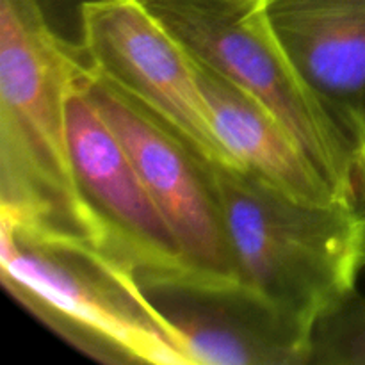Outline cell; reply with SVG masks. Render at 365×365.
<instances>
[{"mask_svg":"<svg viewBox=\"0 0 365 365\" xmlns=\"http://www.w3.org/2000/svg\"><path fill=\"white\" fill-rule=\"evenodd\" d=\"M88 59L38 0H0V217L95 245L75 184L68 102Z\"/></svg>","mask_w":365,"mask_h":365,"instance_id":"1","label":"cell"},{"mask_svg":"<svg viewBox=\"0 0 365 365\" xmlns=\"http://www.w3.org/2000/svg\"><path fill=\"white\" fill-rule=\"evenodd\" d=\"M0 280L66 344L109 365H191L139 278L91 241L0 217Z\"/></svg>","mask_w":365,"mask_h":365,"instance_id":"2","label":"cell"},{"mask_svg":"<svg viewBox=\"0 0 365 365\" xmlns=\"http://www.w3.org/2000/svg\"><path fill=\"white\" fill-rule=\"evenodd\" d=\"M239 282L314 330L365 267L360 200L305 202L252 171L210 163Z\"/></svg>","mask_w":365,"mask_h":365,"instance_id":"3","label":"cell"},{"mask_svg":"<svg viewBox=\"0 0 365 365\" xmlns=\"http://www.w3.org/2000/svg\"><path fill=\"white\" fill-rule=\"evenodd\" d=\"M191 56L264 103L341 195L360 200L356 146L310 88L267 16L266 0H143Z\"/></svg>","mask_w":365,"mask_h":365,"instance_id":"4","label":"cell"},{"mask_svg":"<svg viewBox=\"0 0 365 365\" xmlns=\"http://www.w3.org/2000/svg\"><path fill=\"white\" fill-rule=\"evenodd\" d=\"M81 46L95 73L148 110L191 152L234 163L214 132L187 50L139 0H86Z\"/></svg>","mask_w":365,"mask_h":365,"instance_id":"5","label":"cell"},{"mask_svg":"<svg viewBox=\"0 0 365 365\" xmlns=\"http://www.w3.org/2000/svg\"><path fill=\"white\" fill-rule=\"evenodd\" d=\"M84 89L138 170L180 245L189 271L212 284L239 282L209 160L91 66Z\"/></svg>","mask_w":365,"mask_h":365,"instance_id":"6","label":"cell"},{"mask_svg":"<svg viewBox=\"0 0 365 365\" xmlns=\"http://www.w3.org/2000/svg\"><path fill=\"white\" fill-rule=\"evenodd\" d=\"M88 68L70 95L68 127L75 184L95 245L141 284L195 277L127 152L86 95Z\"/></svg>","mask_w":365,"mask_h":365,"instance_id":"7","label":"cell"},{"mask_svg":"<svg viewBox=\"0 0 365 365\" xmlns=\"http://www.w3.org/2000/svg\"><path fill=\"white\" fill-rule=\"evenodd\" d=\"M191 365H309L312 328L241 282L195 277L141 284Z\"/></svg>","mask_w":365,"mask_h":365,"instance_id":"8","label":"cell"},{"mask_svg":"<svg viewBox=\"0 0 365 365\" xmlns=\"http://www.w3.org/2000/svg\"><path fill=\"white\" fill-rule=\"evenodd\" d=\"M266 9L299 73L356 146L362 166L365 0H266Z\"/></svg>","mask_w":365,"mask_h":365,"instance_id":"9","label":"cell"},{"mask_svg":"<svg viewBox=\"0 0 365 365\" xmlns=\"http://www.w3.org/2000/svg\"><path fill=\"white\" fill-rule=\"evenodd\" d=\"M189 57L214 132L237 166L305 202L349 198L334 187L292 132L260 100L210 64L191 53Z\"/></svg>","mask_w":365,"mask_h":365,"instance_id":"10","label":"cell"},{"mask_svg":"<svg viewBox=\"0 0 365 365\" xmlns=\"http://www.w3.org/2000/svg\"><path fill=\"white\" fill-rule=\"evenodd\" d=\"M309 365H365V298L353 292L321 317L312 331Z\"/></svg>","mask_w":365,"mask_h":365,"instance_id":"11","label":"cell"},{"mask_svg":"<svg viewBox=\"0 0 365 365\" xmlns=\"http://www.w3.org/2000/svg\"><path fill=\"white\" fill-rule=\"evenodd\" d=\"M86 0H38L43 14L56 34L81 45V11Z\"/></svg>","mask_w":365,"mask_h":365,"instance_id":"12","label":"cell"},{"mask_svg":"<svg viewBox=\"0 0 365 365\" xmlns=\"http://www.w3.org/2000/svg\"><path fill=\"white\" fill-rule=\"evenodd\" d=\"M360 205H362V210L365 214V177L362 180V187H360Z\"/></svg>","mask_w":365,"mask_h":365,"instance_id":"13","label":"cell"},{"mask_svg":"<svg viewBox=\"0 0 365 365\" xmlns=\"http://www.w3.org/2000/svg\"><path fill=\"white\" fill-rule=\"evenodd\" d=\"M365 177V143H364V150H362V180ZM362 187V185H360Z\"/></svg>","mask_w":365,"mask_h":365,"instance_id":"14","label":"cell"},{"mask_svg":"<svg viewBox=\"0 0 365 365\" xmlns=\"http://www.w3.org/2000/svg\"><path fill=\"white\" fill-rule=\"evenodd\" d=\"M139 2H143V0H139Z\"/></svg>","mask_w":365,"mask_h":365,"instance_id":"15","label":"cell"}]
</instances>
